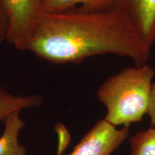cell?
<instances>
[{
	"label": "cell",
	"instance_id": "1",
	"mask_svg": "<svg viewBox=\"0 0 155 155\" xmlns=\"http://www.w3.org/2000/svg\"><path fill=\"white\" fill-rule=\"evenodd\" d=\"M27 50L55 64L78 63L93 56L113 54L142 65L151 56L150 46L141 40L119 8L107 12L75 9L41 12Z\"/></svg>",
	"mask_w": 155,
	"mask_h": 155
},
{
	"label": "cell",
	"instance_id": "2",
	"mask_svg": "<svg viewBox=\"0 0 155 155\" xmlns=\"http://www.w3.org/2000/svg\"><path fill=\"white\" fill-rule=\"evenodd\" d=\"M154 75L146 63L108 78L97 91V98L106 108L104 119L115 127L142 121L148 112Z\"/></svg>",
	"mask_w": 155,
	"mask_h": 155
},
{
	"label": "cell",
	"instance_id": "3",
	"mask_svg": "<svg viewBox=\"0 0 155 155\" xmlns=\"http://www.w3.org/2000/svg\"><path fill=\"white\" fill-rule=\"evenodd\" d=\"M7 17L5 40L18 50H27L44 0H2Z\"/></svg>",
	"mask_w": 155,
	"mask_h": 155
},
{
	"label": "cell",
	"instance_id": "4",
	"mask_svg": "<svg viewBox=\"0 0 155 155\" xmlns=\"http://www.w3.org/2000/svg\"><path fill=\"white\" fill-rule=\"evenodd\" d=\"M130 135L129 127L117 129L101 119L83 137L68 155H111Z\"/></svg>",
	"mask_w": 155,
	"mask_h": 155
},
{
	"label": "cell",
	"instance_id": "5",
	"mask_svg": "<svg viewBox=\"0 0 155 155\" xmlns=\"http://www.w3.org/2000/svg\"><path fill=\"white\" fill-rule=\"evenodd\" d=\"M123 12L138 36L147 45L155 41V0H119Z\"/></svg>",
	"mask_w": 155,
	"mask_h": 155
},
{
	"label": "cell",
	"instance_id": "6",
	"mask_svg": "<svg viewBox=\"0 0 155 155\" xmlns=\"http://www.w3.org/2000/svg\"><path fill=\"white\" fill-rule=\"evenodd\" d=\"M4 130L0 136V155H26V148L19 144V135L25 127L20 112H13L2 121Z\"/></svg>",
	"mask_w": 155,
	"mask_h": 155
},
{
	"label": "cell",
	"instance_id": "7",
	"mask_svg": "<svg viewBox=\"0 0 155 155\" xmlns=\"http://www.w3.org/2000/svg\"><path fill=\"white\" fill-rule=\"evenodd\" d=\"M42 103L43 98L40 95L14 94L0 86V121L13 112L38 107Z\"/></svg>",
	"mask_w": 155,
	"mask_h": 155
},
{
	"label": "cell",
	"instance_id": "8",
	"mask_svg": "<svg viewBox=\"0 0 155 155\" xmlns=\"http://www.w3.org/2000/svg\"><path fill=\"white\" fill-rule=\"evenodd\" d=\"M129 144L131 155H155V126L136 133Z\"/></svg>",
	"mask_w": 155,
	"mask_h": 155
},
{
	"label": "cell",
	"instance_id": "9",
	"mask_svg": "<svg viewBox=\"0 0 155 155\" xmlns=\"http://www.w3.org/2000/svg\"><path fill=\"white\" fill-rule=\"evenodd\" d=\"M118 3L119 0H83L74 9L83 12H107L117 8Z\"/></svg>",
	"mask_w": 155,
	"mask_h": 155
},
{
	"label": "cell",
	"instance_id": "10",
	"mask_svg": "<svg viewBox=\"0 0 155 155\" xmlns=\"http://www.w3.org/2000/svg\"><path fill=\"white\" fill-rule=\"evenodd\" d=\"M83 0H44L41 12L48 13H60L75 8L81 5Z\"/></svg>",
	"mask_w": 155,
	"mask_h": 155
},
{
	"label": "cell",
	"instance_id": "11",
	"mask_svg": "<svg viewBox=\"0 0 155 155\" xmlns=\"http://www.w3.org/2000/svg\"><path fill=\"white\" fill-rule=\"evenodd\" d=\"M147 114L150 116L152 125L155 126V83L152 84L150 104H149Z\"/></svg>",
	"mask_w": 155,
	"mask_h": 155
},
{
	"label": "cell",
	"instance_id": "12",
	"mask_svg": "<svg viewBox=\"0 0 155 155\" xmlns=\"http://www.w3.org/2000/svg\"><path fill=\"white\" fill-rule=\"evenodd\" d=\"M7 17H6L5 9H4L3 3L2 0H0V31H1L2 34L5 37L6 35V31H7Z\"/></svg>",
	"mask_w": 155,
	"mask_h": 155
},
{
	"label": "cell",
	"instance_id": "13",
	"mask_svg": "<svg viewBox=\"0 0 155 155\" xmlns=\"http://www.w3.org/2000/svg\"><path fill=\"white\" fill-rule=\"evenodd\" d=\"M5 40V37H4V35L2 34L1 31H0V42L2 41V40Z\"/></svg>",
	"mask_w": 155,
	"mask_h": 155
}]
</instances>
